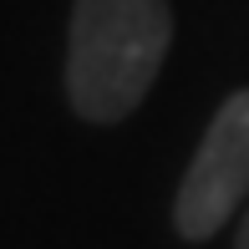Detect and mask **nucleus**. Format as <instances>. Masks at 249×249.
Listing matches in <instances>:
<instances>
[{"instance_id":"1","label":"nucleus","mask_w":249,"mask_h":249,"mask_svg":"<svg viewBox=\"0 0 249 249\" xmlns=\"http://www.w3.org/2000/svg\"><path fill=\"white\" fill-rule=\"evenodd\" d=\"M173 46L168 0H76L66 36V97L87 122L138 112Z\"/></svg>"},{"instance_id":"2","label":"nucleus","mask_w":249,"mask_h":249,"mask_svg":"<svg viewBox=\"0 0 249 249\" xmlns=\"http://www.w3.org/2000/svg\"><path fill=\"white\" fill-rule=\"evenodd\" d=\"M244 194H249V87L224 97V107L213 112L194 163H188L183 183H178L173 229L194 244L213 239L239 213Z\"/></svg>"},{"instance_id":"3","label":"nucleus","mask_w":249,"mask_h":249,"mask_svg":"<svg viewBox=\"0 0 249 249\" xmlns=\"http://www.w3.org/2000/svg\"><path fill=\"white\" fill-rule=\"evenodd\" d=\"M234 249H249V213H244V224H239V234H234Z\"/></svg>"}]
</instances>
